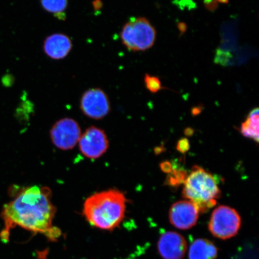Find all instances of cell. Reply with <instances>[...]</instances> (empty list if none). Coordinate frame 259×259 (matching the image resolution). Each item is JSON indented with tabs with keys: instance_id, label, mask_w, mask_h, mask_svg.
<instances>
[{
	"instance_id": "6da1fadb",
	"label": "cell",
	"mask_w": 259,
	"mask_h": 259,
	"mask_svg": "<svg viewBox=\"0 0 259 259\" xmlns=\"http://www.w3.org/2000/svg\"><path fill=\"white\" fill-rule=\"evenodd\" d=\"M51 191L48 187H28L3 207L2 217L5 223L3 240H8L9 231L21 227L34 234L57 236L54 231L53 221L56 208L51 201Z\"/></svg>"
},
{
	"instance_id": "7a4b0ae2",
	"label": "cell",
	"mask_w": 259,
	"mask_h": 259,
	"mask_svg": "<svg viewBox=\"0 0 259 259\" xmlns=\"http://www.w3.org/2000/svg\"><path fill=\"white\" fill-rule=\"evenodd\" d=\"M127 199L124 193L109 189L92 194L83 203V215L96 228L111 231L124 219Z\"/></svg>"
},
{
	"instance_id": "3957f363",
	"label": "cell",
	"mask_w": 259,
	"mask_h": 259,
	"mask_svg": "<svg viewBox=\"0 0 259 259\" xmlns=\"http://www.w3.org/2000/svg\"><path fill=\"white\" fill-rule=\"evenodd\" d=\"M183 194L194 204L199 212H205L216 205L221 191L211 174L196 166L184 182Z\"/></svg>"
},
{
	"instance_id": "277c9868",
	"label": "cell",
	"mask_w": 259,
	"mask_h": 259,
	"mask_svg": "<svg viewBox=\"0 0 259 259\" xmlns=\"http://www.w3.org/2000/svg\"><path fill=\"white\" fill-rule=\"evenodd\" d=\"M157 31L150 21L144 17L130 19L120 32L122 44L129 51H145L153 47Z\"/></svg>"
},
{
	"instance_id": "5b68a950",
	"label": "cell",
	"mask_w": 259,
	"mask_h": 259,
	"mask_svg": "<svg viewBox=\"0 0 259 259\" xmlns=\"http://www.w3.org/2000/svg\"><path fill=\"white\" fill-rule=\"evenodd\" d=\"M241 219L236 210L231 207L222 205L213 210L209 223V230L215 237L228 239L238 234Z\"/></svg>"
},
{
	"instance_id": "8992f818",
	"label": "cell",
	"mask_w": 259,
	"mask_h": 259,
	"mask_svg": "<svg viewBox=\"0 0 259 259\" xmlns=\"http://www.w3.org/2000/svg\"><path fill=\"white\" fill-rule=\"evenodd\" d=\"M81 135L78 123L69 118L57 121L50 131L52 142L61 150H72L78 143Z\"/></svg>"
},
{
	"instance_id": "52a82bcc",
	"label": "cell",
	"mask_w": 259,
	"mask_h": 259,
	"mask_svg": "<svg viewBox=\"0 0 259 259\" xmlns=\"http://www.w3.org/2000/svg\"><path fill=\"white\" fill-rule=\"evenodd\" d=\"M79 150L84 156L96 160L102 157L109 148V140L104 131L92 126L81 135L79 142Z\"/></svg>"
},
{
	"instance_id": "ba28073f",
	"label": "cell",
	"mask_w": 259,
	"mask_h": 259,
	"mask_svg": "<svg viewBox=\"0 0 259 259\" xmlns=\"http://www.w3.org/2000/svg\"><path fill=\"white\" fill-rule=\"evenodd\" d=\"M81 111L94 119H102L111 111L109 99L104 91L99 88L89 89L84 93L80 100Z\"/></svg>"
},
{
	"instance_id": "9c48e42d",
	"label": "cell",
	"mask_w": 259,
	"mask_h": 259,
	"mask_svg": "<svg viewBox=\"0 0 259 259\" xmlns=\"http://www.w3.org/2000/svg\"><path fill=\"white\" fill-rule=\"evenodd\" d=\"M199 211L189 200H181L173 204L169 213L171 224L180 230L190 229L195 226L199 218Z\"/></svg>"
},
{
	"instance_id": "30bf717a",
	"label": "cell",
	"mask_w": 259,
	"mask_h": 259,
	"mask_svg": "<svg viewBox=\"0 0 259 259\" xmlns=\"http://www.w3.org/2000/svg\"><path fill=\"white\" fill-rule=\"evenodd\" d=\"M158 250L163 259H183L187 251V242L178 233L166 232L158 240Z\"/></svg>"
},
{
	"instance_id": "8fae6325",
	"label": "cell",
	"mask_w": 259,
	"mask_h": 259,
	"mask_svg": "<svg viewBox=\"0 0 259 259\" xmlns=\"http://www.w3.org/2000/svg\"><path fill=\"white\" fill-rule=\"evenodd\" d=\"M72 50V41L66 34L55 33L44 41V51L51 59L59 60L66 58Z\"/></svg>"
},
{
	"instance_id": "7c38bea8",
	"label": "cell",
	"mask_w": 259,
	"mask_h": 259,
	"mask_svg": "<svg viewBox=\"0 0 259 259\" xmlns=\"http://www.w3.org/2000/svg\"><path fill=\"white\" fill-rule=\"evenodd\" d=\"M218 250L211 241L206 239H197L190 246L189 259H216Z\"/></svg>"
},
{
	"instance_id": "4fadbf2b",
	"label": "cell",
	"mask_w": 259,
	"mask_h": 259,
	"mask_svg": "<svg viewBox=\"0 0 259 259\" xmlns=\"http://www.w3.org/2000/svg\"><path fill=\"white\" fill-rule=\"evenodd\" d=\"M258 109L255 108L249 113L245 121L242 123L241 127V133L244 137L253 139L258 142Z\"/></svg>"
},
{
	"instance_id": "5bb4252c",
	"label": "cell",
	"mask_w": 259,
	"mask_h": 259,
	"mask_svg": "<svg viewBox=\"0 0 259 259\" xmlns=\"http://www.w3.org/2000/svg\"><path fill=\"white\" fill-rule=\"evenodd\" d=\"M42 7L54 15L63 14L67 9L68 0H40Z\"/></svg>"
},
{
	"instance_id": "9a60e30c",
	"label": "cell",
	"mask_w": 259,
	"mask_h": 259,
	"mask_svg": "<svg viewBox=\"0 0 259 259\" xmlns=\"http://www.w3.org/2000/svg\"><path fill=\"white\" fill-rule=\"evenodd\" d=\"M144 82L146 88L152 93H156L162 89L161 80L157 76L145 74Z\"/></svg>"
},
{
	"instance_id": "2e32d148",
	"label": "cell",
	"mask_w": 259,
	"mask_h": 259,
	"mask_svg": "<svg viewBox=\"0 0 259 259\" xmlns=\"http://www.w3.org/2000/svg\"><path fill=\"white\" fill-rule=\"evenodd\" d=\"M170 176L168 178V184L175 186L180 185V184L185 182L188 175L184 170H171Z\"/></svg>"
},
{
	"instance_id": "e0dca14e",
	"label": "cell",
	"mask_w": 259,
	"mask_h": 259,
	"mask_svg": "<svg viewBox=\"0 0 259 259\" xmlns=\"http://www.w3.org/2000/svg\"><path fill=\"white\" fill-rule=\"evenodd\" d=\"M190 144L187 139H182L178 142L177 150L182 153H185L189 150Z\"/></svg>"
},
{
	"instance_id": "ac0fdd59",
	"label": "cell",
	"mask_w": 259,
	"mask_h": 259,
	"mask_svg": "<svg viewBox=\"0 0 259 259\" xmlns=\"http://www.w3.org/2000/svg\"><path fill=\"white\" fill-rule=\"evenodd\" d=\"M205 8L209 11H215L219 7V3L216 0H205Z\"/></svg>"
},
{
	"instance_id": "d6986e66",
	"label": "cell",
	"mask_w": 259,
	"mask_h": 259,
	"mask_svg": "<svg viewBox=\"0 0 259 259\" xmlns=\"http://www.w3.org/2000/svg\"><path fill=\"white\" fill-rule=\"evenodd\" d=\"M171 165L169 162L166 161L161 164V169L166 173H170L172 169H171Z\"/></svg>"
},
{
	"instance_id": "ffe728a7",
	"label": "cell",
	"mask_w": 259,
	"mask_h": 259,
	"mask_svg": "<svg viewBox=\"0 0 259 259\" xmlns=\"http://www.w3.org/2000/svg\"><path fill=\"white\" fill-rule=\"evenodd\" d=\"M178 28L181 32H184L186 30V25L185 24L181 23L178 25Z\"/></svg>"
},
{
	"instance_id": "44dd1931",
	"label": "cell",
	"mask_w": 259,
	"mask_h": 259,
	"mask_svg": "<svg viewBox=\"0 0 259 259\" xmlns=\"http://www.w3.org/2000/svg\"><path fill=\"white\" fill-rule=\"evenodd\" d=\"M218 3H222V4H228L229 0H216Z\"/></svg>"
}]
</instances>
